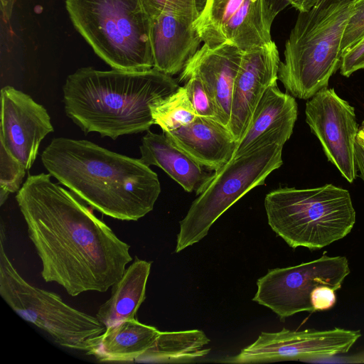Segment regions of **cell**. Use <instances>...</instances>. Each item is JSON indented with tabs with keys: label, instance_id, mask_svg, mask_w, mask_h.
Masks as SVG:
<instances>
[{
	"label": "cell",
	"instance_id": "20",
	"mask_svg": "<svg viewBox=\"0 0 364 364\" xmlns=\"http://www.w3.org/2000/svg\"><path fill=\"white\" fill-rule=\"evenodd\" d=\"M159 332L136 318L124 321L95 338L93 347L85 353L100 362L136 363L152 346Z\"/></svg>",
	"mask_w": 364,
	"mask_h": 364
},
{
	"label": "cell",
	"instance_id": "21",
	"mask_svg": "<svg viewBox=\"0 0 364 364\" xmlns=\"http://www.w3.org/2000/svg\"><path fill=\"white\" fill-rule=\"evenodd\" d=\"M151 262L135 257L122 277L112 286L110 298L102 304L97 318L106 328L124 321L136 318V314L146 299V287Z\"/></svg>",
	"mask_w": 364,
	"mask_h": 364
},
{
	"label": "cell",
	"instance_id": "31",
	"mask_svg": "<svg viewBox=\"0 0 364 364\" xmlns=\"http://www.w3.org/2000/svg\"><path fill=\"white\" fill-rule=\"evenodd\" d=\"M320 0H291L290 5L299 12L308 11Z\"/></svg>",
	"mask_w": 364,
	"mask_h": 364
},
{
	"label": "cell",
	"instance_id": "28",
	"mask_svg": "<svg viewBox=\"0 0 364 364\" xmlns=\"http://www.w3.org/2000/svg\"><path fill=\"white\" fill-rule=\"evenodd\" d=\"M339 69L340 73L346 77L364 69V37L343 53Z\"/></svg>",
	"mask_w": 364,
	"mask_h": 364
},
{
	"label": "cell",
	"instance_id": "33",
	"mask_svg": "<svg viewBox=\"0 0 364 364\" xmlns=\"http://www.w3.org/2000/svg\"><path fill=\"white\" fill-rule=\"evenodd\" d=\"M356 140L364 147V128L362 127L359 128Z\"/></svg>",
	"mask_w": 364,
	"mask_h": 364
},
{
	"label": "cell",
	"instance_id": "32",
	"mask_svg": "<svg viewBox=\"0 0 364 364\" xmlns=\"http://www.w3.org/2000/svg\"><path fill=\"white\" fill-rule=\"evenodd\" d=\"M272 10L277 16L280 11L289 6L291 0H267Z\"/></svg>",
	"mask_w": 364,
	"mask_h": 364
},
{
	"label": "cell",
	"instance_id": "19",
	"mask_svg": "<svg viewBox=\"0 0 364 364\" xmlns=\"http://www.w3.org/2000/svg\"><path fill=\"white\" fill-rule=\"evenodd\" d=\"M146 132L139 146V159L149 166L161 168L186 191L199 195L212 179L214 171L202 166L164 133Z\"/></svg>",
	"mask_w": 364,
	"mask_h": 364
},
{
	"label": "cell",
	"instance_id": "22",
	"mask_svg": "<svg viewBox=\"0 0 364 364\" xmlns=\"http://www.w3.org/2000/svg\"><path fill=\"white\" fill-rule=\"evenodd\" d=\"M210 339L198 329L160 331L152 346L136 363H190L210 350L204 348Z\"/></svg>",
	"mask_w": 364,
	"mask_h": 364
},
{
	"label": "cell",
	"instance_id": "3",
	"mask_svg": "<svg viewBox=\"0 0 364 364\" xmlns=\"http://www.w3.org/2000/svg\"><path fill=\"white\" fill-rule=\"evenodd\" d=\"M179 87L172 76L155 68L144 71L92 67L69 75L63 87L66 115L85 133L117 139L149 130L151 107Z\"/></svg>",
	"mask_w": 364,
	"mask_h": 364
},
{
	"label": "cell",
	"instance_id": "8",
	"mask_svg": "<svg viewBox=\"0 0 364 364\" xmlns=\"http://www.w3.org/2000/svg\"><path fill=\"white\" fill-rule=\"evenodd\" d=\"M0 295L23 319L47 332L60 346L87 353L106 326L96 316L65 304L60 296L27 282L0 242Z\"/></svg>",
	"mask_w": 364,
	"mask_h": 364
},
{
	"label": "cell",
	"instance_id": "29",
	"mask_svg": "<svg viewBox=\"0 0 364 364\" xmlns=\"http://www.w3.org/2000/svg\"><path fill=\"white\" fill-rule=\"evenodd\" d=\"M310 301L314 312L330 309L336 303V291L326 285L318 286L311 292Z\"/></svg>",
	"mask_w": 364,
	"mask_h": 364
},
{
	"label": "cell",
	"instance_id": "25",
	"mask_svg": "<svg viewBox=\"0 0 364 364\" xmlns=\"http://www.w3.org/2000/svg\"><path fill=\"white\" fill-rule=\"evenodd\" d=\"M151 18L160 13H169L195 21L200 14L205 0H142Z\"/></svg>",
	"mask_w": 364,
	"mask_h": 364
},
{
	"label": "cell",
	"instance_id": "30",
	"mask_svg": "<svg viewBox=\"0 0 364 364\" xmlns=\"http://www.w3.org/2000/svg\"><path fill=\"white\" fill-rule=\"evenodd\" d=\"M355 158L360 176L364 181V147L357 140L355 145Z\"/></svg>",
	"mask_w": 364,
	"mask_h": 364
},
{
	"label": "cell",
	"instance_id": "26",
	"mask_svg": "<svg viewBox=\"0 0 364 364\" xmlns=\"http://www.w3.org/2000/svg\"><path fill=\"white\" fill-rule=\"evenodd\" d=\"M26 168L0 145V191L18 192L22 186Z\"/></svg>",
	"mask_w": 364,
	"mask_h": 364
},
{
	"label": "cell",
	"instance_id": "24",
	"mask_svg": "<svg viewBox=\"0 0 364 364\" xmlns=\"http://www.w3.org/2000/svg\"><path fill=\"white\" fill-rule=\"evenodd\" d=\"M178 82L184 84L183 87L187 90L197 116L220 122L216 105L204 83L197 75L180 74Z\"/></svg>",
	"mask_w": 364,
	"mask_h": 364
},
{
	"label": "cell",
	"instance_id": "5",
	"mask_svg": "<svg viewBox=\"0 0 364 364\" xmlns=\"http://www.w3.org/2000/svg\"><path fill=\"white\" fill-rule=\"evenodd\" d=\"M264 208L272 230L293 249H321L345 237L355 223L349 191L333 184L275 189Z\"/></svg>",
	"mask_w": 364,
	"mask_h": 364
},
{
	"label": "cell",
	"instance_id": "13",
	"mask_svg": "<svg viewBox=\"0 0 364 364\" xmlns=\"http://www.w3.org/2000/svg\"><path fill=\"white\" fill-rule=\"evenodd\" d=\"M53 131L43 105L12 86L1 88L0 145L26 170L33 164L42 140Z\"/></svg>",
	"mask_w": 364,
	"mask_h": 364
},
{
	"label": "cell",
	"instance_id": "14",
	"mask_svg": "<svg viewBox=\"0 0 364 364\" xmlns=\"http://www.w3.org/2000/svg\"><path fill=\"white\" fill-rule=\"evenodd\" d=\"M280 62L278 48L273 41L244 50L234 85L228 125L237 143L264 93L277 83Z\"/></svg>",
	"mask_w": 364,
	"mask_h": 364
},
{
	"label": "cell",
	"instance_id": "2",
	"mask_svg": "<svg viewBox=\"0 0 364 364\" xmlns=\"http://www.w3.org/2000/svg\"><path fill=\"white\" fill-rule=\"evenodd\" d=\"M53 177L98 212L136 221L154 207L161 185L140 159L122 155L85 139L54 138L41 154Z\"/></svg>",
	"mask_w": 364,
	"mask_h": 364
},
{
	"label": "cell",
	"instance_id": "1",
	"mask_svg": "<svg viewBox=\"0 0 364 364\" xmlns=\"http://www.w3.org/2000/svg\"><path fill=\"white\" fill-rule=\"evenodd\" d=\"M16 200L46 282L71 296L105 292L132 260L130 246L50 173L29 174Z\"/></svg>",
	"mask_w": 364,
	"mask_h": 364
},
{
	"label": "cell",
	"instance_id": "16",
	"mask_svg": "<svg viewBox=\"0 0 364 364\" xmlns=\"http://www.w3.org/2000/svg\"><path fill=\"white\" fill-rule=\"evenodd\" d=\"M244 50L230 44H205L186 63L181 74H195L203 81L218 111L220 122L228 128L235 80Z\"/></svg>",
	"mask_w": 364,
	"mask_h": 364
},
{
	"label": "cell",
	"instance_id": "17",
	"mask_svg": "<svg viewBox=\"0 0 364 364\" xmlns=\"http://www.w3.org/2000/svg\"><path fill=\"white\" fill-rule=\"evenodd\" d=\"M194 21L169 13L151 18L150 41L154 68L168 75L182 71L202 42Z\"/></svg>",
	"mask_w": 364,
	"mask_h": 364
},
{
	"label": "cell",
	"instance_id": "12",
	"mask_svg": "<svg viewBox=\"0 0 364 364\" xmlns=\"http://www.w3.org/2000/svg\"><path fill=\"white\" fill-rule=\"evenodd\" d=\"M305 114L328 160L353 183L357 177L355 145L359 131L354 107L333 88L326 87L309 99Z\"/></svg>",
	"mask_w": 364,
	"mask_h": 364
},
{
	"label": "cell",
	"instance_id": "11",
	"mask_svg": "<svg viewBox=\"0 0 364 364\" xmlns=\"http://www.w3.org/2000/svg\"><path fill=\"white\" fill-rule=\"evenodd\" d=\"M361 337L360 331L333 328L328 330L262 332L257 339L234 356L220 363L250 364L284 360H309L328 358L350 350Z\"/></svg>",
	"mask_w": 364,
	"mask_h": 364
},
{
	"label": "cell",
	"instance_id": "34",
	"mask_svg": "<svg viewBox=\"0 0 364 364\" xmlns=\"http://www.w3.org/2000/svg\"><path fill=\"white\" fill-rule=\"evenodd\" d=\"M360 127H364V119L363 120V122H362V124H361V126H360Z\"/></svg>",
	"mask_w": 364,
	"mask_h": 364
},
{
	"label": "cell",
	"instance_id": "7",
	"mask_svg": "<svg viewBox=\"0 0 364 364\" xmlns=\"http://www.w3.org/2000/svg\"><path fill=\"white\" fill-rule=\"evenodd\" d=\"M283 145L258 148L229 162L214 172L210 181L198 195L179 223L175 252L198 242L212 225L229 208L283 164Z\"/></svg>",
	"mask_w": 364,
	"mask_h": 364
},
{
	"label": "cell",
	"instance_id": "23",
	"mask_svg": "<svg viewBox=\"0 0 364 364\" xmlns=\"http://www.w3.org/2000/svg\"><path fill=\"white\" fill-rule=\"evenodd\" d=\"M154 124L163 132L176 130L192 122L197 114L183 86L159 100L151 107Z\"/></svg>",
	"mask_w": 364,
	"mask_h": 364
},
{
	"label": "cell",
	"instance_id": "9",
	"mask_svg": "<svg viewBox=\"0 0 364 364\" xmlns=\"http://www.w3.org/2000/svg\"><path fill=\"white\" fill-rule=\"evenodd\" d=\"M345 256H328L326 252L314 260L298 265L269 269L257 281L253 301L271 309L281 321L297 313H314L310 294L320 285L336 291L350 274Z\"/></svg>",
	"mask_w": 364,
	"mask_h": 364
},
{
	"label": "cell",
	"instance_id": "10",
	"mask_svg": "<svg viewBox=\"0 0 364 364\" xmlns=\"http://www.w3.org/2000/svg\"><path fill=\"white\" fill-rule=\"evenodd\" d=\"M277 16L267 0H205L193 27L204 44L242 50L268 43Z\"/></svg>",
	"mask_w": 364,
	"mask_h": 364
},
{
	"label": "cell",
	"instance_id": "27",
	"mask_svg": "<svg viewBox=\"0 0 364 364\" xmlns=\"http://www.w3.org/2000/svg\"><path fill=\"white\" fill-rule=\"evenodd\" d=\"M364 37V0H354L341 41L343 53Z\"/></svg>",
	"mask_w": 364,
	"mask_h": 364
},
{
	"label": "cell",
	"instance_id": "15",
	"mask_svg": "<svg viewBox=\"0 0 364 364\" xmlns=\"http://www.w3.org/2000/svg\"><path fill=\"white\" fill-rule=\"evenodd\" d=\"M294 97L282 92L277 83L269 87L257 105L250 123L237 143L232 159L272 144L284 145L297 119Z\"/></svg>",
	"mask_w": 364,
	"mask_h": 364
},
{
	"label": "cell",
	"instance_id": "4",
	"mask_svg": "<svg viewBox=\"0 0 364 364\" xmlns=\"http://www.w3.org/2000/svg\"><path fill=\"white\" fill-rule=\"evenodd\" d=\"M354 0H320L299 12L285 43L278 80L287 92L301 100L328 87L339 69L341 41Z\"/></svg>",
	"mask_w": 364,
	"mask_h": 364
},
{
	"label": "cell",
	"instance_id": "6",
	"mask_svg": "<svg viewBox=\"0 0 364 364\" xmlns=\"http://www.w3.org/2000/svg\"><path fill=\"white\" fill-rule=\"evenodd\" d=\"M65 9L75 28L112 69L154 68L151 17L142 0H65Z\"/></svg>",
	"mask_w": 364,
	"mask_h": 364
},
{
	"label": "cell",
	"instance_id": "18",
	"mask_svg": "<svg viewBox=\"0 0 364 364\" xmlns=\"http://www.w3.org/2000/svg\"><path fill=\"white\" fill-rule=\"evenodd\" d=\"M163 133L202 166L214 172L232 159L237 145L228 127L198 116L187 125Z\"/></svg>",
	"mask_w": 364,
	"mask_h": 364
}]
</instances>
